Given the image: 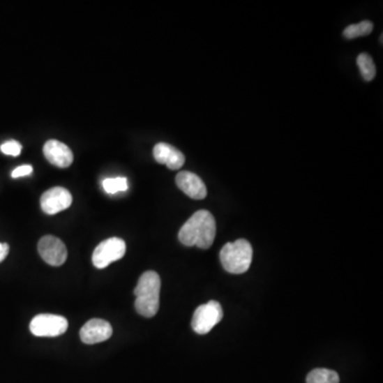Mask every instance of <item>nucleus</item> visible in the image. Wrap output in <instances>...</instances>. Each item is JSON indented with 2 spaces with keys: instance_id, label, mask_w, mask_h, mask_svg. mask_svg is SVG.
<instances>
[{
  "instance_id": "16",
  "label": "nucleus",
  "mask_w": 383,
  "mask_h": 383,
  "mask_svg": "<svg viewBox=\"0 0 383 383\" xmlns=\"http://www.w3.org/2000/svg\"><path fill=\"white\" fill-rule=\"evenodd\" d=\"M103 190L108 194H117L128 190V180L125 177L108 178L103 181Z\"/></svg>"
},
{
  "instance_id": "9",
  "label": "nucleus",
  "mask_w": 383,
  "mask_h": 383,
  "mask_svg": "<svg viewBox=\"0 0 383 383\" xmlns=\"http://www.w3.org/2000/svg\"><path fill=\"white\" fill-rule=\"evenodd\" d=\"M112 333L113 329L110 323L99 318H93L81 328L80 338L83 343L93 345L109 340Z\"/></svg>"
},
{
  "instance_id": "12",
  "label": "nucleus",
  "mask_w": 383,
  "mask_h": 383,
  "mask_svg": "<svg viewBox=\"0 0 383 383\" xmlns=\"http://www.w3.org/2000/svg\"><path fill=\"white\" fill-rule=\"evenodd\" d=\"M153 157L160 164H164L170 170H179L186 162L183 153L177 148L166 143H159L153 148Z\"/></svg>"
},
{
  "instance_id": "13",
  "label": "nucleus",
  "mask_w": 383,
  "mask_h": 383,
  "mask_svg": "<svg viewBox=\"0 0 383 383\" xmlns=\"http://www.w3.org/2000/svg\"><path fill=\"white\" fill-rule=\"evenodd\" d=\"M307 383H340V377L334 370L315 368L308 374Z\"/></svg>"
},
{
  "instance_id": "7",
  "label": "nucleus",
  "mask_w": 383,
  "mask_h": 383,
  "mask_svg": "<svg viewBox=\"0 0 383 383\" xmlns=\"http://www.w3.org/2000/svg\"><path fill=\"white\" fill-rule=\"evenodd\" d=\"M38 250L40 258L52 266H61L68 259L66 244L54 236H43L38 241Z\"/></svg>"
},
{
  "instance_id": "6",
  "label": "nucleus",
  "mask_w": 383,
  "mask_h": 383,
  "mask_svg": "<svg viewBox=\"0 0 383 383\" xmlns=\"http://www.w3.org/2000/svg\"><path fill=\"white\" fill-rule=\"evenodd\" d=\"M126 253L125 241L119 238H110L103 241L93 253V264L96 269L108 267L111 263L123 258Z\"/></svg>"
},
{
  "instance_id": "17",
  "label": "nucleus",
  "mask_w": 383,
  "mask_h": 383,
  "mask_svg": "<svg viewBox=\"0 0 383 383\" xmlns=\"http://www.w3.org/2000/svg\"><path fill=\"white\" fill-rule=\"evenodd\" d=\"M22 145L18 143L17 141H11L6 142L3 145L0 146V151L1 153H5L7 156H12V157H17L22 153Z\"/></svg>"
},
{
  "instance_id": "19",
  "label": "nucleus",
  "mask_w": 383,
  "mask_h": 383,
  "mask_svg": "<svg viewBox=\"0 0 383 383\" xmlns=\"http://www.w3.org/2000/svg\"><path fill=\"white\" fill-rule=\"evenodd\" d=\"M10 247L7 243H0V263L3 262L9 255Z\"/></svg>"
},
{
  "instance_id": "2",
  "label": "nucleus",
  "mask_w": 383,
  "mask_h": 383,
  "mask_svg": "<svg viewBox=\"0 0 383 383\" xmlns=\"http://www.w3.org/2000/svg\"><path fill=\"white\" fill-rule=\"evenodd\" d=\"M161 279L153 271H145L135 289V310L144 317H153L159 311Z\"/></svg>"
},
{
  "instance_id": "4",
  "label": "nucleus",
  "mask_w": 383,
  "mask_h": 383,
  "mask_svg": "<svg viewBox=\"0 0 383 383\" xmlns=\"http://www.w3.org/2000/svg\"><path fill=\"white\" fill-rule=\"evenodd\" d=\"M224 311L220 303L216 301H210L196 309L190 325L196 333L204 336L209 333L222 321Z\"/></svg>"
},
{
  "instance_id": "18",
  "label": "nucleus",
  "mask_w": 383,
  "mask_h": 383,
  "mask_svg": "<svg viewBox=\"0 0 383 383\" xmlns=\"http://www.w3.org/2000/svg\"><path fill=\"white\" fill-rule=\"evenodd\" d=\"M32 172H33V167L29 164H26V165L18 166L15 170L12 172L11 176L12 178H20L25 177V176L31 175Z\"/></svg>"
},
{
  "instance_id": "15",
  "label": "nucleus",
  "mask_w": 383,
  "mask_h": 383,
  "mask_svg": "<svg viewBox=\"0 0 383 383\" xmlns=\"http://www.w3.org/2000/svg\"><path fill=\"white\" fill-rule=\"evenodd\" d=\"M373 28H374V25H373L372 22L363 20V22L356 24V25L348 26L344 30L343 34L346 38L352 40V38H359V36H368L373 31Z\"/></svg>"
},
{
  "instance_id": "11",
  "label": "nucleus",
  "mask_w": 383,
  "mask_h": 383,
  "mask_svg": "<svg viewBox=\"0 0 383 383\" xmlns=\"http://www.w3.org/2000/svg\"><path fill=\"white\" fill-rule=\"evenodd\" d=\"M176 184L186 195L192 200H202L206 198V188L200 177L190 172H181L176 177Z\"/></svg>"
},
{
  "instance_id": "3",
  "label": "nucleus",
  "mask_w": 383,
  "mask_h": 383,
  "mask_svg": "<svg viewBox=\"0 0 383 383\" xmlns=\"http://www.w3.org/2000/svg\"><path fill=\"white\" fill-rule=\"evenodd\" d=\"M220 262L225 271L230 273H244L248 271L253 261V247L244 239L227 243L220 253Z\"/></svg>"
},
{
  "instance_id": "8",
  "label": "nucleus",
  "mask_w": 383,
  "mask_h": 383,
  "mask_svg": "<svg viewBox=\"0 0 383 383\" xmlns=\"http://www.w3.org/2000/svg\"><path fill=\"white\" fill-rule=\"evenodd\" d=\"M73 204V196L66 188L56 186L46 190L40 197V208L48 216H54L70 208Z\"/></svg>"
},
{
  "instance_id": "5",
  "label": "nucleus",
  "mask_w": 383,
  "mask_h": 383,
  "mask_svg": "<svg viewBox=\"0 0 383 383\" xmlns=\"http://www.w3.org/2000/svg\"><path fill=\"white\" fill-rule=\"evenodd\" d=\"M68 328V320L54 314H38L30 323V331L36 336L54 338L66 333Z\"/></svg>"
},
{
  "instance_id": "14",
  "label": "nucleus",
  "mask_w": 383,
  "mask_h": 383,
  "mask_svg": "<svg viewBox=\"0 0 383 383\" xmlns=\"http://www.w3.org/2000/svg\"><path fill=\"white\" fill-rule=\"evenodd\" d=\"M356 64L360 68L361 75L366 81H372L376 76V66L372 57L368 54H359Z\"/></svg>"
},
{
  "instance_id": "1",
  "label": "nucleus",
  "mask_w": 383,
  "mask_h": 383,
  "mask_svg": "<svg viewBox=\"0 0 383 383\" xmlns=\"http://www.w3.org/2000/svg\"><path fill=\"white\" fill-rule=\"evenodd\" d=\"M216 234V218L209 211L200 210L181 227L178 238L184 246L209 249L214 242Z\"/></svg>"
},
{
  "instance_id": "10",
  "label": "nucleus",
  "mask_w": 383,
  "mask_h": 383,
  "mask_svg": "<svg viewBox=\"0 0 383 383\" xmlns=\"http://www.w3.org/2000/svg\"><path fill=\"white\" fill-rule=\"evenodd\" d=\"M43 153L48 162L57 167H68L74 161L72 149L66 144L57 140H50L46 142L43 148Z\"/></svg>"
}]
</instances>
